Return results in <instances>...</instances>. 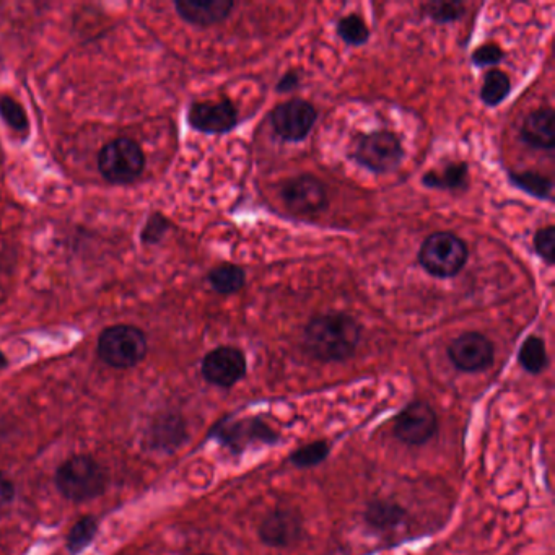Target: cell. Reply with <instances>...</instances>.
<instances>
[{"label":"cell","mask_w":555,"mask_h":555,"mask_svg":"<svg viewBox=\"0 0 555 555\" xmlns=\"http://www.w3.org/2000/svg\"><path fill=\"white\" fill-rule=\"evenodd\" d=\"M305 349L320 362H346L360 344V324L346 313L316 316L306 324Z\"/></svg>","instance_id":"1"},{"label":"cell","mask_w":555,"mask_h":555,"mask_svg":"<svg viewBox=\"0 0 555 555\" xmlns=\"http://www.w3.org/2000/svg\"><path fill=\"white\" fill-rule=\"evenodd\" d=\"M56 486L62 497L72 502L97 499L105 492V471L90 456H74L57 469Z\"/></svg>","instance_id":"2"},{"label":"cell","mask_w":555,"mask_h":555,"mask_svg":"<svg viewBox=\"0 0 555 555\" xmlns=\"http://www.w3.org/2000/svg\"><path fill=\"white\" fill-rule=\"evenodd\" d=\"M147 354V337L136 326L116 324L98 337V355L113 368H132Z\"/></svg>","instance_id":"3"},{"label":"cell","mask_w":555,"mask_h":555,"mask_svg":"<svg viewBox=\"0 0 555 555\" xmlns=\"http://www.w3.org/2000/svg\"><path fill=\"white\" fill-rule=\"evenodd\" d=\"M210 437L232 451L233 455H241L251 446L277 445L280 442L279 433L261 417H227L215 424Z\"/></svg>","instance_id":"4"},{"label":"cell","mask_w":555,"mask_h":555,"mask_svg":"<svg viewBox=\"0 0 555 555\" xmlns=\"http://www.w3.org/2000/svg\"><path fill=\"white\" fill-rule=\"evenodd\" d=\"M419 261L430 276L455 277L466 266L468 246L453 233H433L420 248Z\"/></svg>","instance_id":"5"},{"label":"cell","mask_w":555,"mask_h":555,"mask_svg":"<svg viewBox=\"0 0 555 555\" xmlns=\"http://www.w3.org/2000/svg\"><path fill=\"white\" fill-rule=\"evenodd\" d=\"M145 168L144 150L136 140L119 137L111 140L98 155V170L106 181L129 184L136 181Z\"/></svg>","instance_id":"6"},{"label":"cell","mask_w":555,"mask_h":555,"mask_svg":"<svg viewBox=\"0 0 555 555\" xmlns=\"http://www.w3.org/2000/svg\"><path fill=\"white\" fill-rule=\"evenodd\" d=\"M403 145L393 132L378 131L360 137L355 158L362 167L375 173L396 170L403 162Z\"/></svg>","instance_id":"7"},{"label":"cell","mask_w":555,"mask_h":555,"mask_svg":"<svg viewBox=\"0 0 555 555\" xmlns=\"http://www.w3.org/2000/svg\"><path fill=\"white\" fill-rule=\"evenodd\" d=\"M438 430L437 412L424 401L407 404L394 419L393 433L399 442L420 446L430 442Z\"/></svg>","instance_id":"8"},{"label":"cell","mask_w":555,"mask_h":555,"mask_svg":"<svg viewBox=\"0 0 555 555\" xmlns=\"http://www.w3.org/2000/svg\"><path fill=\"white\" fill-rule=\"evenodd\" d=\"M316 119H318V111L315 106L300 98L285 101L271 114L274 131L289 142L305 139L315 126Z\"/></svg>","instance_id":"9"},{"label":"cell","mask_w":555,"mask_h":555,"mask_svg":"<svg viewBox=\"0 0 555 555\" xmlns=\"http://www.w3.org/2000/svg\"><path fill=\"white\" fill-rule=\"evenodd\" d=\"M246 357L236 347L223 346L212 350L202 360V376L210 385L232 388L246 376Z\"/></svg>","instance_id":"10"},{"label":"cell","mask_w":555,"mask_h":555,"mask_svg":"<svg viewBox=\"0 0 555 555\" xmlns=\"http://www.w3.org/2000/svg\"><path fill=\"white\" fill-rule=\"evenodd\" d=\"M494 344L481 333H464L448 347V357L459 372H484L494 363Z\"/></svg>","instance_id":"11"},{"label":"cell","mask_w":555,"mask_h":555,"mask_svg":"<svg viewBox=\"0 0 555 555\" xmlns=\"http://www.w3.org/2000/svg\"><path fill=\"white\" fill-rule=\"evenodd\" d=\"M285 206L298 215H316L328 207V193L320 180L303 175L287 181L282 188Z\"/></svg>","instance_id":"12"},{"label":"cell","mask_w":555,"mask_h":555,"mask_svg":"<svg viewBox=\"0 0 555 555\" xmlns=\"http://www.w3.org/2000/svg\"><path fill=\"white\" fill-rule=\"evenodd\" d=\"M189 126L204 134H225L238 124L232 101H197L188 110Z\"/></svg>","instance_id":"13"},{"label":"cell","mask_w":555,"mask_h":555,"mask_svg":"<svg viewBox=\"0 0 555 555\" xmlns=\"http://www.w3.org/2000/svg\"><path fill=\"white\" fill-rule=\"evenodd\" d=\"M259 538L269 547L295 546L303 538V518L290 508L267 513L259 525Z\"/></svg>","instance_id":"14"},{"label":"cell","mask_w":555,"mask_h":555,"mask_svg":"<svg viewBox=\"0 0 555 555\" xmlns=\"http://www.w3.org/2000/svg\"><path fill=\"white\" fill-rule=\"evenodd\" d=\"M232 0H207V2H196V0H180L175 2V9L183 20L193 23L197 27H212L222 23L232 12Z\"/></svg>","instance_id":"15"},{"label":"cell","mask_w":555,"mask_h":555,"mask_svg":"<svg viewBox=\"0 0 555 555\" xmlns=\"http://www.w3.org/2000/svg\"><path fill=\"white\" fill-rule=\"evenodd\" d=\"M521 137L526 144L536 147V149H554V111L552 108H541V110L529 114L523 124V129H521Z\"/></svg>","instance_id":"16"},{"label":"cell","mask_w":555,"mask_h":555,"mask_svg":"<svg viewBox=\"0 0 555 555\" xmlns=\"http://www.w3.org/2000/svg\"><path fill=\"white\" fill-rule=\"evenodd\" d=\"M406 518V510L399 503L389 502V500L370 502L365 510L367 525L380 533L398 529L399 526L404 525Z\"/></svg>","instance_id":"17"},{"label":"cell","mask_w":555,"mask_h":555,"mask_svg":"<svg viewBox=\"0 0 555 555\" xmlns=\"http://www.w3.org/2000/svg\"><path fill=\"white\" fill-rule=\"evenodd\" d=\"M209 282L215 292L232 295L245 287V271L235 264H220L209 272Z\"/></svg>","instance_id":"18"},{"label":"cell","mask_w":555,"mask_h":555,"mask_svg":"<svg viewBox=\"0 0 555 555\" xmlns=\"http://www.w3.org/2000/svg\"><path fill=\"white\" fill-rule=\"evenodd\" d=\"M518 360H520L521 367L531 375H539L544 372L549 363L546 342L542 341L541 337L529 336L521 346Z\"/></svg>","instance_id":"19"},{"label":"cell","mask_w":555,"mask_h":555,"mask_svg":"<svg viewBox=\"0 0 555 555\" xmlns=\"http://www.w3.org/2000/svg\"><path fill=\"white\" fill-rule=\"evenodd\" d=\"M468 183V165L466 163H451L442 175L435 171L424 176L425 186L438 189H461Z\"/></svg>","instance_id":"20"},{"label":"cell","mask_w":555,"mask_h":555,"mask_svg":"<svg viewBox=\"0 0 555 555\" xmlns=\"http://www.w3.org/2000/svg\"><path fill=\"white\" fill-rule=\"evenodd\" d=\"M329 453H331V445L326 440H316L293 451L289 459L295 468L310 469L323 464L328 459Z\"/></svg>","instance_id":"21"},{"label":"cell","mask_w":555,"mask_h":555,"mask_svg":"<svg viewBox=\"0 0 555 555\" xmlns=\"http://www.w3.org/2000/svg\"><path fill=\"white\" fill-rule=\"evenodd\" d=\"M186 438V427L183 420L178 416H167L160 420L153 429V440L158 446H167V448H176L183 443Z\"/></svg>","instance_id":"22"},{"label":"cell","mask_w":555,"mask_h":555,"mask_svg":"<svg viewBox=\"0 0 555 555\" xmlns=\"http://www.w3.org/2000/svg\"><path fill=\"white\" fill-rule=\"evenodd\" d=\"M512 82L502 70H490L482 85L481 98L487 106H497L510 95Z\"/></svg>","instance_id":"23"},{"label":"cell","mask_w":555,"mask_h":555,"mask_svg":"<svg viewBox=\"0 0 555 555\" xmlns=\"http://www.w3.org/2000/svg\"><path fill=\"white\" fill-rule=\"evenodd\" d=\"M97 533L98 523L95 518H92V516L80 518V520L72 526L69 534H67V549H69L70 554L77 555L79 552L87 549V547L92 544Z\"/></svg>","instance_id":"24"},{"label":"cell","mask_w":555,"mask_h":555,"mask_svg":"<svg viewBox=\"0 0 555 555\" xmlns=\"http://www.w3.org/2000/svg\"><path fill=\"white\" fill-rule=\"evenodd\" d=\"M510 180L515 186L523 189L525 193L531 196L539 197V199H549L552 193V181L546 176L534 173V171H525V173H512Z\"/></svg>","instance_id":"25"},{"label":"cell","mask_w":555,"mask_h":555,"mask_svg":"<svg viewBox=\"0 0 555 555\" xmlns=\"http://www.w3.org/2000/svg\"><path fill=\"white\" fill-rule=\"evenodd\" d=\"M337 35L346 41L350 46H360L365 44L370 38V30L367 23L359 15H347L337 22Z\"/></svg>","instance_id":"26"},{"label":"cell","mask_w":555,"mask_h":555,"mask_svg":"<svg viewBox=\"0 0 555 555\" xmlns=\"http://www.w3.org/2000/svg\"><path fill=\"white\" fill-rule=\"evenodd\" d=\"M0 118L4 119L5 124L15 132H28L30 123L28 116L23 110V106L12 97L2 95L0 97Z\"/></svg>","instance_id":"27"},{"label":"cell","mask_w":555,"mask_h":555,"mask_svg":"<svg viewBox=\"0 0 555 555\" xmlns=\"http://www.w3.org/2000/svg\"><path fill=\"white\" fill-rule=\"evenodd\" d=\"M424 14L433 22L451 23L463 17L464 5L461 2H430L424 5Z\"/></svg>","instance_id":"28"},{"label":"cell","mask_w":555,"mask_h":555,"mask_svg":"<svg viewBox=\"0 0 555 555\" xmlns=\"http://www.w3.org/2000/svg\"><path fill=\"white\" fill-rule=\"evenodd\" d=\"M534 250L544 263L552 266L555 261V230L552 225L541 228L534 235Z\"/></svg>","instance_id":"29"},{"label":"cell","mask_w":555,"mask_h":555,"mask_svg":"<svg viewBox=\"0 0 555 555\" xmlns=\"http://www.w3.org/2000/svg\"><path fill=\"white\" fill-rule=\"evenodd\" d=\"M170 227V222L162 214L155 212L145 222L144 230H142V243L144 245H157L158 241L162 240L165 233L170 230Z\"/></svg>","instance_id":"30"},{"label":"cell","mask_w":555,"mask_h":555,"mask_svg":"<svg viewBox=\"0 0 555 555\" xmlns=\"http://www.w3.org/2000/svg\"><path fill=\"white\" fill-rule=\"evenodd\" d=\"M502 59L503 51L494 43L484 44L472 54V62L479 67L494 66V64H499Z\"/></svg>","instance_id":"31"},{"label":"cell","mask_w":555,"mask_h":555,"mask_svg":"<svg viewBox=\"0 0 555 555\" xmlns=\"http://www.w3.org/2000/svg\"><path fill=\"white\" fill-rule=\"evenodd\" d=\"M15 497V487L9 477L0 472V508L7 507Z\"/></svg>","instance_id":"32"},{"label":"cell","mask_w":555,"mask_h":555,"mask_svg":"<svg viewBox=\"0 0 555 555\" xmlns=\"http://www.w3.org/2000/svg\"><path fill=\"white\" fill-rule=\"evenodd\" d=\"M298 82H300L298 75L295 72H289L280 79L279 84H277V92H290V90L297 87Z\"/></svg>","instance_id":"33"},{"label":"cell","mask_w":555,"mask_h":555,"mask_svg":"<svg viewBox=\"0 0 555 555\" xmlns=\"http://www.w3.org/2000/svg\"><path fill=\"white\" fill-rule=\"evenodd\" d=\"M5 367H7V359H5V355L0 352V370Z\"/></svg>","instance_id":"34"}]
</instances>
